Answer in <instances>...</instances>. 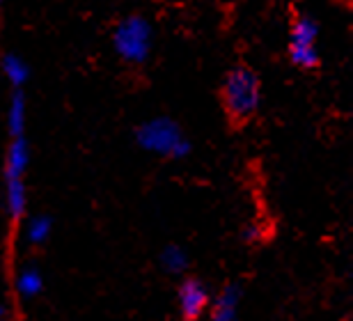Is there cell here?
<instances>
[{"instance_id":"3957f363","label":"cell","mask_w":353,"mask_h":321,"mask_svg":"<svg viewBox=\"0 0 353 321\" xmlns=\"http://www.w3.org/2000/svg\"><path fill=\"white\" fill-rule=\"evenodd\" d=\"M112 44L119 58L126 62L140 64L150 58L152 53V26L145 17H126L117 23L115 32H112Z\"/></svg>"},{"instance_id":"7c38bea8","label":"cell","mask_w":353,"mask_h":321,"mask_svg":"<svg viewBox=\"0 0 353 321\" xmlns=\"http://www.w3.org/2000/svg\"><path fill=\"white\" fill-rule=\"evenodd\" d=\"M161 264H163L170 273H179V271L188 266V255L179 246H168L165 251L161 253Z\"/></svg>"},{"instance_id":"8992f818","label":"cell","mask_w":353,"mask_h":321,"mask_svg":"<svg viewBox=\"0 0 353 321\" xmlns=\"http://www.w3.org/2000/svg\"><path fill=\"white\" fill-rule=\"evenodd\" d=\"M239 303H241V289L236 284H230L216 298L211 321H239Z\"/></svg>"},{"instance_id":"ba28073f","label":"cell","mask_w":353,"mask_h":321,"mask_svg":"<svg viewBox=\"0 0 353 321\" xmlns=\"http://www.w3.org/2000/svg\"><path fill=\"white\" fill-rule=\"evenodd\" d=\"M5 202L7 211H10L12 220L23 218L26 206H28V195H26V184L23 179H5Z\"/></svg>"},{"instance_id":"5b68a950","label":"cell","mask_w":353,"mask_h":321,"mask_svg":"<svg viewBox=\"0 0 353 321\" xmlns=\"http://www.w3.org/2000/svg\"><path fill=\"white\" fill-rule=\"evenodd\" d=\"M30 163V147L26 138H12L5 159V179H23V173Z\"/></svg>"},{"instance_id":"9c48e42d","label":"cell","mask_w":353,"mask_h":321,"mask_svg":"<svg viewBox=\"0 0 353 321\" xmlns=\"http://www.w3.org/2000/svg\"><path fill=\"white\" fill-rule=\"evenodd\" d=\"M26 119H28L26 97L21 95V92H14V97L10 101V110H7V126H10L12 138H23Z\"/></svg>"},{"instance_id":"277c9868","label":"cell","mask_w":353,"mask_h":321,"mask_svg":"<svg viewBox=\"0 0 353 321\" xmlns=\"http://www.w3.org/2000/svg\"><path fill=\"white\" fill-rule=\"evenodd\" d=\"M209 308V291L207 287L195 280V278H188V280L181 282L179 287V310L186 321H197Z\"/></svg>"},{"instance_id":"4fadbf2b","label":"cell","mask_w":353,"mask_h":321,"mask_svg":"<svg viewBox=\"0 0 353 321\" xmlns=\"http://www.w3.org/2000/svg\"><path fill=\"white\" fill-rule=\"evenodd\" d=\"M51 218L48 216H34L30 223H28V239L32 244H44V241L51 237Z\"/></svg>"},{"instance_id":"8fae6325","label":"cell","mask_w":353,"mask_h":321,"mask_svg":"<svg viewBox=\"0 0 353 321\" xmlns=\"http://www.w3.org/2000/svg\"><path fill=\"white\" fill-rule=\"evenodd\" d=\"M17 289L23 296H37L41 289H44V278H41L39 269L34 266H26L17 278Z\"/></svg>"},{"instance_id":"30bf717a","label":"cell","mask_w":353,"mask_h":321,"mask_svg":"<svg viewBox=\"0 0 353 321\" xmlns=\"http://www.w3.org/2000/svg\"><path fill=\"white\" fill-rule=\"evenodd\" d=\"M3 71H5L7 81H10L14 88H21V85L28 81V76H30V67L26 64V60H21L19 55H14V53L3 55Z\"/></svg>"},{"instance_id":"6da1fadb","label":"cell","mask_w":353,"mask_h":321,"mask_svg":"<svg viewBox=\"0 0 353 321\" xmlns=\"http://www.w3.org/2000/svg\"><path fill=\"white\" fill-rule=\"evenodd\" d=\"M223 106L225 113L234 119V122H245L257 113L259 108V78L255 71L248 67H234L225 76L223 83Z\"/></svg>"},{"instance_id":"5bb4252c","label":"cell","mask_w":353,"mask_h":321,"mask_svg":"<svg viewBox=\"0 0 353 321\" xmlns=\"http://www.w3.org/2000/svg\"><path fill=\"white\" fill-rule=\"evenodd\" d=\"M3 315H5V308H3V305H0V319H3Z\"/></svg>"},{"instance_id":"52a82bcc","label":"cell","mask_w":353,"mask_h":321,"mask_svg":"<svg viewBox=\"0 0 353 321\" xmlns=\"http://www.w3.org/2000/svg\"><path fill=\"white\" fill-rule=\"evenodd\" d=\"M316 37H319V26L312 17L301 14L292 26V37H289V48H314Z\"/></svg>"},{"instance_id":"7a4b0ae2","label":"cell","mask_w":353,"mask_h":321,"mask_svg":"<svg viewBox=\"0 0 353 321\" xmlns=\"http://www.w3.org/2000/svg\"><path fill=\"white\" fill-rule=\"evenodd\" d=\"M136 140L145 152L168 156V159H183L190 152V142L186 140V135L168 117L145 122L136 131Z\"/></svg>"}]
</instances>
